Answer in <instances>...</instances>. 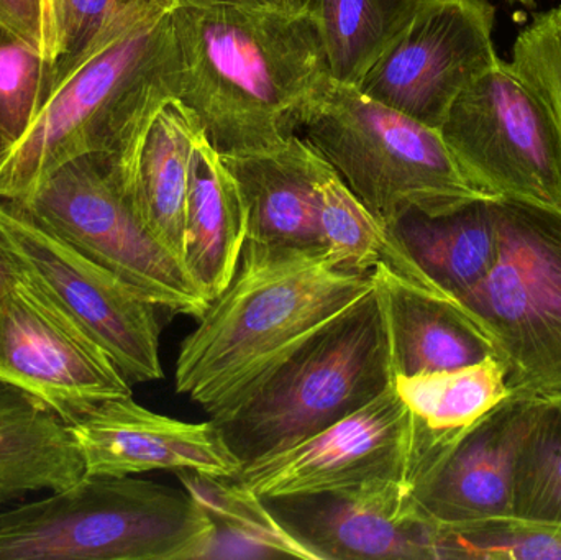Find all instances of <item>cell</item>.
I'll use <instances>...</instances> for the list:
<instances>
[{
	"instance_id": "obj_1",
	"label": "cell",
	"mask_w": 561,
	"mask_h": 560,
	"mask_svg": "<svg viewBox=\"0 0 561 560\" xmlns=\"http://www.w3.org/2000/svg\"><path fill=\"white\" fill-rule=\"evenodd\" d=\"M173 35V99L222 158L283 147L297 112L327 76L307 10L176 3Z\"/></svg>"
},
{
	"instance_id": "obj_2",
	"label": "cell",
	"mask_w": 561,
	"mask_h": 560,
	"mask_svg": "<svg viewBox=\"0 0 561 560\" xmlns=\"http://www.w3.org/2000/svg\"><path fill=\"white\" fill-rule=\"evenodd\" d=\"M375 286V272L339 268L325 250L247 242L232 282L181 344L174 374L178 393L210 418L229 410Z\"/></svg>"
},
{
	"instance_id": "obj_3",
	"label": "cell",
	"mask_w": 561,
	"mask_h": 560,
	"mask_svg": "<svg viewBox=\"0 0 561 560\" xmlns=\"http://www.w3.org/2000/svg\"><path fill=\"white\" fill-rule=\"evenodd\" d=\"M173 0H148L101 33L69 65L30 130L0 158V199L22 203L59 167L121 157L173 99Z\"/></svg>"
},
{
	"instance_id": "obj_4",
	"label": "cell",
	"mask_w": 561,
	"mask_h": 560,
	"mask_svg": "<svg viewBox=\"0 0 561 560\" xmlns=\"http://www.w3.org/2000/svg\"><path fill=\"white\" fill-rule=\"evenodd\" d=\"M394 378L391 334L376 278L375 289L362 301L210 420L243 467L355 413Z\"/></svg>"
},
{
	"instance_id": "obj_5",
	"label": "cell",
	"mask_w": 561,
	"mask_h": 560,
	"mask_svg": "<svg viewBox=\"0 0 561 560\" xmlns=\"http://www.w3.org/2000/svg\"><path fill=\"white\" fill-rule=\"evenodd\" d=\"M293 134L389 229L411 213L438 216L490 199L461 170L440 132L329 75L297 112Z\"/></svg>"
},
{
	"instance_id": "obj_6",
	"label": "cell",
	"mask_w": 561,
	"mask_h": 560,
	"mask_svg": "<svg viewBox=\"0 0 561 560\" xmlns=\"http://www.w3.org/2000/svg\"><path fill=\"white\" fill-rule=\"evenodd\" d=\"M217 526L181 487L88 477L45 499L0 510V560L213 558Z\"/></svg>"
},
{
	"instance_id": "obj_7",
	"label": "cell",
	"mask_w": 561,
	"mask_h": 560,
	"mask_svg": "<svg viewBox=\"0 0 561 560\" xmlns=\"http://www.w3.org/2000/svg\"><path fill=\"white\" fill-rule=\"evenodd\" d=\"M497 255L457 296L506 365L511 397L561 404V213L493 199Z\"/></svg>"
},
{
	"instance_id": "obj_8",
	"label": "cell",
	"mask_w": 561,
	"mask_h": 560,
	"mask_svg": "<svg viewBox=\"0 0 561 560\" xmlns=\"http://www.w3.org/2000/svg\"><path fill=\"white\" fill-rule=\"evenodd\" d=\"M15 204L158 308L199 319L209 306L184 263L145 226L108 155L68 161Z\"/></svg>"
},
{
	"instance_id": "obj_9",
	"label": "cell",
	"mask_w": 561,
	"mask_h": 560,
	"mask_svg": "<svg viewBox=\"0 0 561 560\" xmlns=\"http://www.w3.org/2000/svg\"><path fill=\"white\" fill-rule=\"evenodd\" d=\"M438 132L484 196L561 213V127L511 61L465 89Z\"/></svg>"
},
{
	"instance_id": "obj_10",
	"label": "cell",
	"mask_w": 561,
	"mask_h": 560,
	"mask_svg": "<svg viewBox=\"0 0 561 560\" xmlns=\"http://www.w3.org/2000/svg\"><path fill=\"white\" fill-rule=\"evenodd\" d=\"M0 242L19 268L99 342L131 385L164 377L158 306L12 201L0 199Z\"/></svg>"
},
{
	"instance_id": "obj_11",
	"label": "cell",
	"mask_w": 561,
	"mask_h": 560,
	"mask_svg": "<svg viewBox=\"0 0 561 560\" xmlns=\"http://www.w3.org/2000/svg\"><path fill=\"white\" fill-rule=\"evenodd\" d=\"M0 381L68 424L99 403L134 397L111 355L20 268L0 295Z\"/></svg>"
},
{
	"instance_id": "obj_12",
	"label": "cell",
	"mask_w": 561,
	"mask_h": 560,
	"mask_svg": "<svg viewBox=\"0 0 561 560\" xmlns=\"http://www.w3.org/2000/svg\"><path fill=\"white\" fill-rule=\"evenodd\" d=\"M490 0H419L358 89L438 130L454 102L501 61Z\"/></svg>"
},
{
	"instance_id": "obj_13",
	"label": "cell",
	"mask_w": 561,
	"mask_h": 560,
	"mask_svg": "<svg viewBox=\"0 0 561 560\" xmlns=\"http://www.w3.org/2000/svg\"><path fill=\"white\" fill-rule=\"evenodd\" d=\"M415 423L394 384L320 433L245 464L236 477L263 500L352 492L386 482L415 490Z\"/></svg>"
},
{
	"instance_id": "obj_14",
	"label": "cell",
	"mask_w": 561,
	"mask_h": 560,
	"mask_svg": "<svg viewBox=\"0 0 561 560\" xmlns=\"http://www.w3.org/2000/svg\"><path fill=\"white\" fill-rule=\"evenodd\" d=\"M69 430L88 477L196 472L236 479L242 470L213 420H174L140 407L134 397L99 403Z\"/></svg>"
},
{
	"instance_id": "obj_15",
	"label": "cell",
	"mask_w": 561,
	"mask_h": 560,
	"mask_svg": "<svg viewBox=\"0 0 561 560\" xmlns=\"http://www.w3.org/2000/svg\"><path fill=\"white\" fill-rule=\"evenodd\" d=\"M404 482L325 495L265 500L317 560H437L435 529L419 518Z\"/></svg>"
},
{
	"instance_id": "obj_16",
	"label": "cell",
	"mask_w": 561,
	"mask_h": 560,
	"mask_svg": "<svg viewBox=\"0 0 561 560\" xmlns=\"http://www.w3.org/2000/svg\"><path fill=\"white\" fill-rule=\"evenodd\" d=\"M537 408L511 397L471 427L415 489L419 518L434 529L511 518L517 457Z\"/></svg>"
},
{
	"instance_id": "obj_17",
	"label": "cell",
	"mask_w": 561,
	"mask_h": 560,
	"mask_svg": "<svg viewBox=\"0 0 561 560\" xmlns=\"http://www.w3.org/2000/svg\"><path fill=\"white\" fill-rule=\"evenodd\" d=\"M222 160L245 199L247 242L323 250L317 181L327 161L302 138L293 134L278 150Z\"/></svg>"
},
{
	"instance_id": "obj_18",
	"label": "cell",
	"mask_w": 561,
	"mask_h": 560,
	"mask_svg": "<svg viewBox=\"0 0 561 560\" xmlns=\"http://www.w3.org/2000/svg\"><path fill=\"white\" fill-rule=\"evenodd\" d=\"M197 130L190 112L170 99L151 115L127 153L111 157L138 216L181 262L191 155Z\"/></svg>"
},
{
	"instance_id": "obj_19",
	"label": "cell",
	"mask_w": 561,
	"mask_h": 560,
	"mask_svg": "<svg viewBox=\"0 0 561 560\" xmlns=\"http://www.w3.org/2000/svg\"><path fill=\"white\" fill-rule=\"evenodd\" d=\"M249 239L239 181L197 130L191 155L183 263L207 301L226 292Z\"/></svg>"
},
{
	"instance_id": "obj_20",
	"label": "cell",
	"mask_w": 561,
	"mask_h": 560,
	"mask_svg": "<svg viewBox=\"0 0 561 560\" xmlns=\"http://www.w3.org/2000/svg\"><path fill=\"white\" fill-rule=\"evenodd\" d=\"M85 477L69 424L46 404L0 381V499L59 492Z\"/></svg>"
},
{
	"instance_id": "obj_21",
	"label": "cell",
	"mask_w": 561,
	"mask_h": 560,
	"mask_svg": "<svg viewBox=\"0 0 561 560\" xmlns=\"http://www.w3.org/2000/svg\"><path fill=\"white\" fill-rule=\"evenodd\" d=\"M375 273L388 318L396 377L455 370L496 355L457 302L402 285L382 270Z\"/></svg>"
},
{
	"instance_id": "obj_22",
	"label": "cell",
	"mask_w": 561,
	"mask_h": 560,
	"mask_svg": "<svg viewBox=\"0 0 561 560\" xmlns=\"http://www.w3.org/2000/svg\"><path fill=\"white\" fill-rule=\"evenodd\" d=\"M317 193L323 250L333 265L355 273L382 270L402 285L458 305L417 265L398 236L350 191L329 163L317 181Z\"/></svg>"
},
{
	"instance_id": "obj_23",
	"label": "cell",
	"mask_w": 561,
	"mask_h": 560,
	"mask_svg": "<svg viewBox=\"0 0 561 560\" xmlns=\"http://www.w3.org/2000/svg\"><path fill=\"white\" fill-rule=\"evenodd\" d=\"M391 230L417 265L455 299L483 279L496 260L493 199L473 201L438 216L411 213Z\"/></svg>"
},
{
	"instance_id": "obj_24",
	"label": "cell",
	"mask_w": 561,
	"mask_h": 560,
	"mask_svg": "<svg viewBox=\"0 0 561 560\" xmlns=\"http://www.w3.org/2000/svg\"><path fill=\"white\" fill-rule=\"evenodd\" d=\"M394 387L417 430L450 444L511 398L506 365L496 355L455 370L396 377Z\"/></svg>"
},
{
	"instance_id": "obj_25",
	"label": "cell",
	"mask_w": 561,
	"mask_h": 560,
	"mask_svg": "<svg viewBox=\"0 0 561 560\" xmlns=\"http://www.w3.org/2000/svg\"><path fill=\"white\" fill-rule=\"evenodd\" d=\"M419 0H307L327 75L358 88L414 13Z\"/></svg>"
},
{
	"instance_id": "obj_26",
	"label": "cell",
	"mask_w": 561,
	"mask_h": 560,
	"mask_svg": "<svg viewBox=\"0 0 561 560\" xmlns=\"http://www.w3.org/2000/svg\"><path fill=\"white\" fill-rule=\"evenodd\" d=\"M181 487L247 555L255 558L317 560L316 555L290 535L265 500L233 479L178 472Z\"/></svg>"
},
{
	"instance_id": "obj_27",
	"label": "cell",
	"mask_w": 561,
	"mask_h": 560,
	"mask_svg": "<svg viewBox=\"0 0 561 560\" xmlns=\"http://www.w3.org/2000/svg\"><path fill=\"white\" fill-rule=\"evenodd\" d=\"M513 518L561 525V404H539L520 446Z\"/></svg>"
},
{
	"instance_id": "obj_28",
	"label": "cell",
	"mask_w": 561,
	"mask_h": 560,
	"mask_svg": "<svg viewBox=\"0 0 561 560\" xmlns=\"http://www.w3.org/2000/svg\"><path fill=\"white\" fill-rule=\"evenodd\" d=\"M56 85V61L0 25V158L19 144Z\"/></svg>"
},
{
	"instance_id": "obj_29",
	"label": "cell",
	"mask_w": 561,
	"mask_h": 560,
	"mask_svg": "<svg viewBox=\"0 0 561 560\" xmlns=\"http://www.w3.org/2000/svg\"><path fill=\"white\" fill-rule=\"evenodd\" d=\"M435 555L437 560H561V525L511 516L467 528L435 529Z\"/></svg>"
},
{
	"instance_id": "obj_30",
	"label": "cell",
	"mask_w": 561,
	"mask_h": 560,
	"mask_svg": "<svg viewBox=\"0 0 561 560\" xmlns=\"http://www.w3.org/2000/svg\"><path fill=\"white\" fill-rule=\"evenodd\" d=\"M511 65L549 104L561 127V5L537 13L517 35Z\"/></svg>"
},
{
	"instance_id": "obj_31",
	"label": "cell",
	"mask_w": 561,
	"mask_h": 560,
	"mask_svg": "<svg viewBox=\"0 0 561 560\" xmlns=\"http://www.w3.org/2000/svg\"><path fill=\"white\" fill-rule=\"evenodd\" d=\"M145 2L148 0H56L61 36V53L56 66L69 65L104 30Z\"/></svg>"
},
{
	"instance_id": "obj_32",
	"label": "cell",
	"mask_w": 561,
	"mask_h": 560,
	"mask_svg": "<svg viewBox=\"0 0 561 560\" xmlns=\"http://www.w3.org/2000/svg\"><path fill=\"white\" fill-rule=\"evenodd\" d=\"M0 25L32 45L46 59L61 53L56 0H0Z\"/></svg>"
},
{
	"instance_id": "obj_33",
	"label": "cell",
	"mask_w": 561,
	"mask_h": 560,
	"mask_svg": "<svg viewBox=\"0 0 561 560\" xmlns=\"http://www.w3.org/2000/svg\"><path fill=\"white\" fill-rule=\"evenodd\" d=\"M176 3H227L249 9L276 10V12H304L307 0H174Z\"/></svg>"
},
{
	"instance_id": "obj_34",
	"label": "cell",
	"mask_w": 561,
	"mask_h": 560,
	"mask_svg": "<svg viewBox=\"0 0 561 560\" xmlns=\"http://www.w3.org/2000/svg\"><path fill=\"white\" fill-rule=\"evenodd\" d=\"M16 270H19V265H16L15 260L10 256L5 247L0 242V295H2L5 286L9 285L10 278L15 275Z\"/></svg>"
},
{
	"instance_id": "obj_35",
	"label": "cell",
	"mask_w": 561,
	"mask_h": 560,
	"mask_svg": "<svg viewBox=\"0 0 561 560\" xmlns=\"http://www.w3.org/2000/svg\"><path fill=\"white\" fill-rule=\"evenodd\" d=\"M511 2L523 3V5L533 7L536 0H511Z\"/></svg>"
},
{
	"instance_id": "obj_36",
	"label": "cell",
	"mask_w": 561,
	"mask_h": 560,
	"mask_svg": "<svg viewBox=\"0 0 561 560\" xmlns=\"http://www.w3.org/2000/svg\"><path fill=\"white\" fill-rule=\"evenodd\" d=\"M2 503H3V500H2V499H0V505H2Z\"/></svg>"
}]
</instances>
